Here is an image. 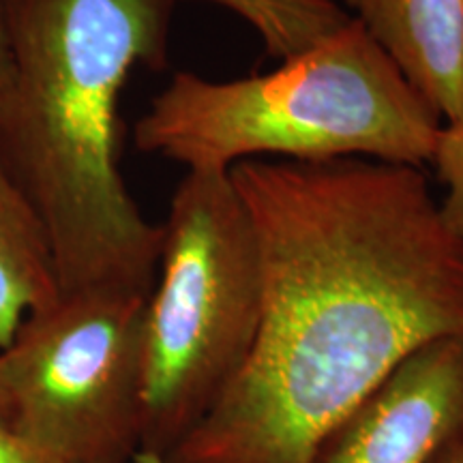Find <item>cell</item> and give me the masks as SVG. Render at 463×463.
<instances>
[{
	"mask_svg": "<svg viewBox=\"0 0 463 463\" xmlns=\"http://www.w3.org/2000/svg\"><path fill=\"white\" fill-rule=\"evenodd\" d=\"M11 58H9V37H7V17H5V0H0V95L9 84Z\"/></svg>",
	"mask_w": 463,
	"mask_h": 463,
	"instance_id": "cell-12",
	"label": "cell"
},
{
	"mask_svg": "<svg viewBox=\"0 0 463 463\" xmlns=\"http://www.w3.org/2000/svg\"><path fill=\"white\" fill-rule=\"evenodd\" d=\"M431 463H463V439L444 449Z\"/></svg>",
	"mask_w": 463,
	"mask_h": 463,
	"instance_id": "cell-13",
	"label": "cell"
},
{
	"mask_svg": "<svg viewBox=\"0 0 463 463\" xmlns=\"http://www.w3.org/2000/svg\"><path fill=\"white\" fill-rule=\"evenodd\" d=\"M230 176L262 258L256 345L211 412L140 463H311L405 356L463 337V247L420 167L247 159Z\"/></svg>",
	"mask_w": 463,
	"mask_h": 463,
	"instance_id": "cell-1",
	"label": "cell"
},
{
	"mask_svg": "<svg viewBox=\"0 0 463 463\" xmlns=\"http://www.w3.org/2000/svg\"><path fill=\"white\" fill-rule=\"evenodd\" d=\"M161 228L144 316L136 463L181 442L239 378L264 305L256 230L230 170H187Z\"/></svg>",
	"mask_w": 463,
	"mask_h": 463,
	"instance_id": "cell-4",
	"label": "cell"
},
{
	"mask_svg": "<svg viewBox=\"0 0 463 463\" xmlns=\"http://www.w3.org/2000/svg\"><path fill=\"white\" fill-rule=\"evenodd\" d=\"M0 419L5 420L9 419V397H7V391H5L3 375H0Z\"/></svg>",
	"mask_w": 463,
	"mask_h": 463,
	"instance_id": "cell-14",
	"label": "cell"
},
{
	"mask_svg": "<svg viewBox=\"0 0 463 463\" xmlns=\"http://www.w3.org/2000/svg\"><path fill=\"white\" fill-rule=\"evenodd\" d=\"M146 300L86 289L31 311L0 350L9 425L62 463H136Z\"/></svg>",
	"mask_w": 463,
	"mask_h": 463,
	"instance_id": "cell-5",
	"label": "cell"
},
{
	"mask_svg": "<svg viewBox=\"0 0 463 463\" xmlns=\"http://www.w3.org/2000/svg\"><path fill=\"white\" fill-rule=\"evenodd\" d=\"M198 3L217 5L245 20L262 39L266 54L277 61L320 43L352 20L333 0H198Z\"/></svg>",
	"mask_w": 463,
	"mask_h": 463,
	"instance_id": "cell-9",
	"label": "cell"
},
{
	"mask_svg": "<svg viewBox=\"0 0 463 463\" xmlns=\"http://www.w3.org/2000/svg\"><path fill=\"white\" fill-rule=\"evenodd\" d=\"M430 164L444 187V198L438 202L439 217L463 247V116L442 125Z\"/></svg>",
	"mask_w": 463,
	"mask_h": 463,
	"instance_id": "cell-10",
	"label": "cell"
},
{
	"mask_svg": "<svg viewBox=\"0 0 463 463\" xmlns=\"http://www.w3.org/2000/svg\"><path fill=\"white\" fill-rule=\"evenodd\" d=\"M0 463H62L48 450L22 438L7 420L0 419Z\"/></svg>",
	"mask_w": 463,
	"mask_h": 463,
	"instance_id": "cell-11",
	"label": "cell"
},
{
	"mask_svg": "<svg viewBox=\"0 0 463 463\" xmlns=\"http://www.w3.org/2000/svg\"><path fill=\"white\" fill-rule=\"evenodd\" d=\"M433 108L463 116V0H333Z\"/></svg>",
	"mask_w": 463,
	"mask_h": 463,
	"instance_id": "cell-7",
	"label": "cell"
},
{
	"mask_svg": "<svg viewBox=\"0 0 463 463\" xmlns=\"http://www.w3.org/2000/svg\"><path fill=\"white\" fill-rule=\"evenodd\" d=\"M279 62L225 82L176 73L136 123V148L187 170H230L264 155L307 164L431 161L442 118L358 22Z\"/></svg>",
	"mask_w": 463,
	"mask_h": 463,
	"instance_id": "cell-3",
	"label": "cell"
},
{
	"mask_svg": "<svg viewBox=\"0 0 463 463\" xmlns=\"http://www.w3.org/2000/svg\"><path fill=\"white\" fill-rule=\"evenodd\" d=\"M463 439V337L405 356L322 439L311 463H431Z\"/></svg>",
	"mask_w": 463,
	"mask_h": 463,
	"instance_id": "cell-6",
	"label": "cell"
},
{
	"mask_svg": "<svg viewBox=\"0 0 463 463\" xmlns=\"http://www.w3.org/2000/svg\"><path fill=\"white\" fill-rule=\"evenodd\" d=\"M58 297L45 232L0 157V350L31 311Z\"/></svg>",
	"mask_w": 463,
	"mask_h": 463,
	"instance_id": "cell-8",
	"label": "cell"
},
{
	"mask_svg": "<svg viewBox=\"0 0 463 463\" xmlns=\"http://www.w3.org/2000/svg\"><path fill=\"white\" fill-rule=\"evenodd\" d=\"M176 0H5L11 73L0 157L48 239L58 294L150 297L164 228L120 174L118 103L164 69Z\"/></svg>",
	"mask_w": 463,
	"mask_h": 463,
	"instance_id": "cell-2",
	"label": "cell"
}]
</instances>
